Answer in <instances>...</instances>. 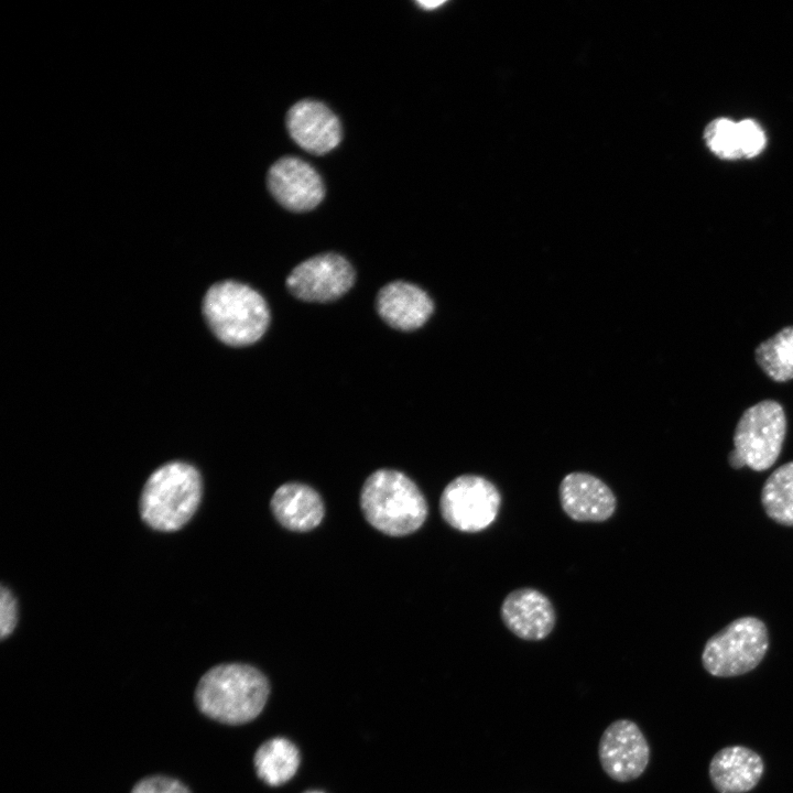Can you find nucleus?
Returning <instances> with one entry per match:
<instances>
[{
	"instance_id": "f257e3e1",
	"label": "nucleus",
	"mask_w": 793,
	"mask_h": 793,
	"mask_svg": "<svg viewBox=\"0 0 793 793\" xmlns=\"http://www.w3.org/2000/svg\"><path fill=\"white\" fill-rule=\"evenodd\" d=\"M269 694L270 683L260 670L245 663H224L202 676L195 700L209 718L241 725L260 715Z\"/></svg>"
},
{
	"instance_id": "f03ea898",
	"label": "nucleus",
	"mask_w": 793,
	"mask_h": 793,
	"mask_svg": "<svg viewBox=\"0 0 793 793\" xmlns=\"http://www.w3.org/2000/svg\"><path fill=\"white\" fill-rule=\"evenodd\" d=\"M360 507L366 520L390 536L415 532L428 512L419 487L403 472L393 469H378L366 479Z\"/></svg>"
},
{
	"instance_id": "7ed1b4c3",
	"label": "nucleus",
	"mask_w": 793,
	"mask_h": 793,
	"mask_svg": "<svg viewBox=\"0 0 793 793\" xmlns=\"http://www.w3.org/2000/svg\"><path fill=\"white\" fill-rule=\"evenodd\" d=\"M202 493L199 471L187 463L170 461L145 481L140 498L141 518L157 531L180 530L196 512Z\"/></svg>"
},
{
	"instance_id": "20e7f679",
	"label": "nucleus",
	"mask_w": 793,
	"mask_h": 793,
	"mask_svg": "<svg viewBox=\"0 0 793 793\" xmlns=\"http://www.w3.org/2000/svg\"><path fill=\"white\" fill-rule=\"evenodd\" d=\"M203 313L218 339L237 347L258 341L270 323L261 294L237 281L211 285L204 297Z\"/></svg>"
},
{
	"instance_id": "39448f33",
	"label": "nucleus",
	"mask_w": 793,
	"mask_h": 793,
	"mask_svg": "<svg viewBox=\"0 0 793 793\" xmlns=\"http://www.w3.org/2000/svg\"><path fill=\"white\" fill-rule=\"evenodd\" d=\"M769 649L767 626L757 617H740L710 637L702 664L716 677H734L754 670Z\"/></svg>"
},
{
	"instance_id": "423d86ee",
	"label": "nucleus",
	"mask_w": 793,
	"mask_h": 793,
	"mask_svg": "<svg viewBox=\"0 0 793 793\" xmlns=\"http://www.w3.org/2000/svg\"><path fill=\"white\" fill-rule=\"evenodd\" d=\"M502 497L486 477L472 474L457 476L443 489L439 510L444 521L464 533H478L498 517Z\"/></svg>"
},
{
	"instance_id": "0eeeda50",
	"label": "nucleus",
	"mask_w": 793,
	"mask_h": 793,
	"mask_svg": "<svg viewBox=\"0 0 793 793\" xmlns=\"http://www.w3.org/2000/svg\"><path fill=\"white\" fill-rule=\"evenodd\" d=\"M786 433L783 408L773 400L748 408L739 419L734 434L735 452L745 466L763 471L774 465L781 454Z\"/></svg>"
},
{
	"instance_id": "6e6552de",
	"label": "nucleus",
	"mask_w": 793,
	"mask_h": 793,
	"mask_svg": "<svg viewBox=\"0 0 793 793\" xmlns=\"http://www.w3.org/2000/svg\"><path fill=\"white\" fill-rule=\"evenodd\" d=\"M650 757V745L641 728L631 719L612 721L599 739L600 765L616 782L627 783L640 778L649 765Z\"/></svg>"
},
{
	"instance_id": "1a4fd4ad",
	"label": "nucleus",
	"mask_w": 793,
	"mask_h": 793,
	"mask_svg": "<svg viewBox=\"0 0 793 793\" xmlns=\"http://www.w3.org/2000/svg\"><path fill=\"white\" fill-rule=\"evenodd\" d=\"M355 271L340 254L322 253L296 265L286 278L289 291L306 302L339 298L352 286Z\"/></svg>"
},
{
	"instance_id": "9d476101",
	"label": "nucleus",
	"mask_w": 793,
	"mask_h": 793,
	"mask_svg": "<svg viewBox=\"0 0 793 793\" xmlns=\"http://www.w3.org/2000/svg\"><path fill=\"white\" fill-rule=\"evenodd\" d=\"M268 187L273 197L292 211L311 210L325 195L317 171L296 156L281 157L270 167Z\"/></svg>"
},
{
	"instance_id": "9b49d317",
	"label": "nucleus",
	"mask_w": 793,
	"mask_h": 793,
	"mask_svg": "<svg viewBox=\"0 0 793 793\" xmlns=\"http://www.w3.org/2000/svg\"><path fill=\"white\" fill-rule=\"evenodd\" d=\"M558 499L565 514L576 522H605L617 509L612 489L600 478L584 471L563 477Z\"/></svg>"
},
{
	"instance_id": "f8f14e48",
	"label": "nucleus",
	"mask_w": 793,
	"mask_h": 793,
	"mask_svg": "<svg viewBox=\"0 0 793 793\" xmlns=\"http://www.w3.org/2000/svg\"><path fill=\"white\" fill-rule=\"evenodd\" d=\"M500 617L515 637L532 642L546 639L556 623V611L550 598L531 587L510 591L501 604Z\"/></svg>"
},
{
	"instance_id": "ddd939ff",
	"label": "nucleus",
	"mask_w": 793,
	"mask_h": 793,
	"mask_svg": "<svg viewBox=\"0 0 793 793\" xmlns=\"http://www.w3.org/2000/svg\"><path fill=\"white\" fill-rule=\"evenodd\" d=\"M291 138L305 151L325 154L341 140V126L337 116L323 102L303 99L286 113Z\"/></svg>"
},
{
	"instance_id": "4468645a",
	"label": "nucleus",
	"mask_w": 793,
	"mask_h": 793,
	"mask_svg": "<svg viewBox=\"0 0 793 793\" xmlns=\"http://www.w3.org/2000/svg\"><path fill=\"white\" fill-rule=\"evenodd\" d=\"M764 772V762L754 750L734 745L717 751L708 767L710 782L718 793H747Z\"/></svg>"
},
{
	"instance_id": "2eb2a0df",
	"label": "nucleus",
	"mask_w": 793,
	"mask_h": 793,
	"mask_svg": "<svg viewBox=\"0 0 793 793\" xmlns=\"http://www.w3.org/2000/svg\"><path fill=\"white\" fill-rule=\"evenodd\" d=\"M381 318L400 330H414L423 326L433 313L428 294L419 286L394 281L384 285L377 296Z\"/></svg>"
},
{
	"instance_id": "dca6fc26",
	"label": "nucleus",
	"mask_w": 793,
	"mask_h": 793,
	"mask_svg": "<svg viewBox=\"0 0 793 793\" xmlns=\"http://www.w3.org/2000/svg\"><path fill=\"white\" fill-rule=\"evenodd\" d=\"M271 510L287 530L306 532L315 529L324 518V503L312 487L300 482L281 485L271 498Z\"/></svg>"
},
{
	"instance_id": "f3484780",
	"label": "nucleus",
	"mask_w": 793,
	"mask_h": 793,
	"mask_svg": "<svg viewBox=\"0 0 793 793\" xmlns=\"http://www.w3.org/2000/svg\"><path fill=\"white\" fill-rule=\"evenodd\" d=\"M297 747L289 739L275 737L263 742L254 754L258 776L271 786L290 781L300 767Z\"/></svg>"
},
{
	"instance_id": "a211bd4d",
	"label": "nucleus",
	"mask_w": 793,
	"mask_h": 793,
	"mask_svg": "<svg viewBox=\"0 0 793 793\" xmlns=\"http://www.w3.org/2000/svg\"><path fill=\"white\" fill-rule=\"evenodd\" d=\"M761 504L774 522L793 526V460L778 467L764 481Z\"/></svg>"
},
{
	"instance_id": "6ab92c4d",
	"label": "nucleus",
	"mask_w": 793,
	"mask_h": 793,
	"mask_svg": "<svg viewBox=\"0 0 793 793\" xmlns=\"http://www.w3.org/2000/svg\"><path fill=\"white\" fill-rule=\"evenodd\" d=\"M757 363L774 381L793 379V326L782 328L754 351Z\"/></svg>"
},
{
	"instance_id": "aec40b11",
	"label": "nucleus",
	"mask_w": 793,
	"mask_h": 793,
	"mask_svg": "<svg viewBox=\"0 0 793 793\" xmlns=\"http://www.w3.org/2000/svg\"><path fill=\"white\" fill-rule=\"evenodd\" d=\"M705 139L714 153L724 159L742 157L737 123L728 119L713 121L705 131Z\"/></svg>"
},
{
	"instance_id": "412c9836",
	"label": "nucleus",
	"mask_w": 793,
	"mask_h": 793,
	"mask_svg": "<svg viewBox=\"0 0 793 793\" xmlns=\"http://www.w3.org/2000/svg\"><path fill=\"white\" fill-rule=\"evenodd\" d=\"M737 129L742 157L757 155L764 145V135L762 130L751 120L738 122Z\"/></svg>"
},
{
	"instance_id": "4be33fe9",
	"label": "nucleus",
	"mask_w": 793,
	"mask_h": 793,
	"mask_svg": "<svg viewBox=\"0 0 793 793\" xmlns=\"http://www.w3.org/2000/svg\"><path fill=\"white\" fill-rule=\"evenodd\" d=\"M18 622V604L12 591L1 586L0 590V637L6 639L14 630Z\"/></svg>"
},
{
	"instance_id": "5701e85b",
	"label": "nucleus",
	"mask_w": 793,
	"mask_h": 793,
	"mask_svg": "<svg viewBox=\"0 0 793 793\" xmlns=\"http://www.w3.org/2000/svg\"><path fill=\"white\" fill-rule=\"evenodd\" d=\"M131 793H191L180 781L166 776H150L138 782Z\"/></svg>"
},
{
	"instance_id": "b1692460",
	"label": "nucleus",
	"mask_w": 793,
	"mask_h": 793,
	"mask_svg": "<svg viewBox=\"0 0 793 793\" xmlns=\"http://www.w3.org/2000/svg\"><path fill=\"white\" fill-rule=\"evenodd\" d=\"M443 3H444V1H426V0L417 1V4L426 10L435 9L439 6H442Z\"/></svg>"
},
{
	"instance_id": "393cba45",
	"label": "nucleus",
	"mask_w": 793,
	"mask_h": 793,
	"mask_svg": "<svg viewBox=\"0 0 793 793\" xmlns=\"http://www.w3.org/2000/svg\"><path fill=\"white\" fill-rule=\"evenodd\" d=\"M304 793H325V792H323V791H317V790H313V791H306V792H304Z\"/></svg>"
}]
</instances>
